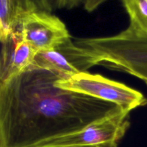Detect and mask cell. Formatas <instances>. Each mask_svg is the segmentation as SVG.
<instances>
[{
	"mask_svg": "<svg viewBox=\"0 0 147 147\" xmlns=\"http://www.w3.org/2000/svg\"><path fill=\"white\" fill-rule=\"evenodd\" d=\"M60 78L31 69L0 83V147H38L125 111L111 102L57 87Z\"/></svg>",
	"mask_w": 147,
	"mask_h": 147,
	"instance_id": "6da1fadb",
	"label": "cell"
},
{
	"mask_svg": "<svg viewBox=\"0 0 147 147\" xmlns=\"http://www.w3.org/2000/svg\"><path fill=\"white\" fill-rule=\"evenodd\" d=\"M70 52L80 73L100 65L147 82V34L130 24L112 37L78 39Z\"/></svg>",
	"mask_w": 147,
	"mask_h": 147,
	"instance_id": "7a4b0ae2",
	"label": "cell"
},
{
	"mask_svg": "<svg viewBox=\"0 0 147 147\" xmlns=\"http://www.w3.org/2000/svg\"><path fill=\"white\" fill-rule=\"evenodd\" d=\"M55 85L63 90L111 102L125 111L131 112L147 104V98L141 92L98 74L82 72L67 78L58 79Z\"/></svg>",
	"mask_w": 147,
	"mask_h": 147,
	"instance_id": "3957f363",
	"label": "cell"
},
{
	"mask_svg": "<svg viewBox=\"0 0 147 147\" xmlns=\"http://www.w3.org/2000/svg\"><path fill=\"white\" fill-rule=\"evenodd\" d=\"M129 111L89 125L83 130L42 144L38 147H118L130 126Z\"/></svg>",
	"mask_w": 147,
	"mask_h": 147,
	"instance_id": "277c9868",
	"label": "cell"
},
{
	"mask_svg": "<svg viewBox=\"0 0 147 147\" xmlns=\"http://www.w3.org/2000/svg\"><path fill=\"white\" fill-rule=\"evenodd\" d=\"M17 32L38 51L54 50L71 39L65 24L58 17L46 11L27 14Z\"/></svg>",
	"mask_w": 147,
	"mask_h": 147,
	"instance_id": "5b68a950",
	"label": "cell"
},
{
	"mask_svg": "<svg viewBox=\"0 0 147 147\" xmlns=\"http://www.w3.org/2000/svg\"><path fill=\"white\" fill-rule=\"evenodd\" d=\"M1 83L20 76L34 62L38 50L20 37L17 32L2 42Z\"/></svg>",
	"mask_w": 147,
	"mask_h": 147,
	"instance_id": "8992f818",
	"label": "cell"
},
{
	"mask_svg": "<svg viewBox=\"0 0 147 147\" xmlns=\"http://www.w3.org/2000/svg\"><path fill=\"white\" fill-rule=\"evenodd\" d=\"M45 1H0V40L1 43L17 32L19 26L27 14L36 11L50 12L52 7Z\"/></svg>",
	"mask_w": 147,
	"mask_h": 147,
	"instance_id": "52a82bcc",
	"label": "cell"
},
{
	"mask_svg": "<svg viewBox=\"0 0 147 147\" xmlns=\"http://www.w3.org/2000/svg\"><path fill=\"white\" fill-rule=\"evenodd\" d=\"M31 69L48 70L62 78L80 73L60 47L54 50L39 51L28 70Z\"/></svg>",
	"mask_w": 147,
	"mask_h": 147,
	"instance_id": "ba28073f",
	"label": "cell"
},
{
	"mask_svg": "<svg viewBox=\"0 0 147 147\" xmlns=\"http://www.w3.org/2000/svg\"><path fill=\"white\" fill-rule=\"evenodd\" d=\"M130 18V24L147 34V0L123 1Z\"/></svg>",
	"mask_w": 147,
	"mask_h": 147,
	"instance_id": "9c48e42d",
	"label": "cell"
},
{
	"mask_svg": "<svg viewBox=\"0 0 147 147\" xmlns=\"http://www.w3.org/2000/svg\"><path fill=\"white\" fill-rule=\"evenodd\" d=\"M146 85H147V82H146Z\"/></svg>",
	"mask_w": 147,
	"mask_h": 147,
	"instance_id": "30bf717a",
	"label": "cell"
}]
</instances>
